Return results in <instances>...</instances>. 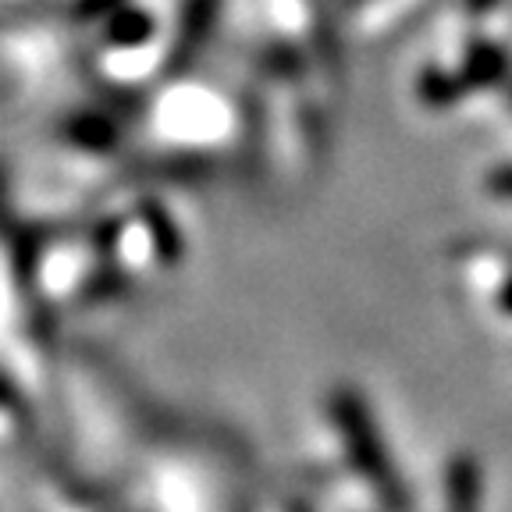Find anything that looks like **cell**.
Wrapping results in <instances>:
<instances>
[{"instance_id":"1","label":"cell","mask_w":512,"mask_h":512,"mask_svg":"<svg viewBox=\"0 0 512 512\" xmlns=\"http://www.w3.org/2000/svg\"><path fill=\"white\" fill-rule=\"evenodd\" d=\"M331 416H335L338 434H342L345 448H349L352 466L374 484L384 509L409 512L406 484H402L399 470H395L392 456H388V448H384L381 431H377L374 416H370L367 402L360 399V392L335 388V395H331Z\"/></svg>"},{"instance_id":"2","label":"cell","mask_w":512,"mask_h":512,"mask_svg":"<svg viewBox=\"0 0 512 512\" xmlns=\"http://www.w3.org/2000/svg\"><path fill=\"white\" fill-rule=\"evenodd\" d=\"M480 463L470 452L452 456L445 473V491H448V512H477L480 509Z\"/></svg>"},{"instance_id":"3","label":"cell","mask_w":512,"mask_h":512,"mask_svg":"<svg viewBox=\"0 0 512 512\" xmlns=\"http://www.w3.org/2000/svg\"><path fill=\"white\" fill-rule=\"evenodd\" d=\"M214 11H217V0H189V8H185L182 18V32H178V43H175V68L189 64L192 54L203 47V40L210 36Z\"/></svg>"},{"instance_id":"4","label":"cell","mask_w":512,"mask_h":512,"mask_svg":"<svg viewBox=\"0 0 512 512\" xmlns=\"http://www.w3.org/2000/svg\"><path fill=\"white\" fill-rule=\"evenodd\" d=\"M470 86H491V82L509 79V57L505 50H498L495 43H473L470 57H466V75Z\"/></svg>"},{"instance_id":"5","label":"cell","mask_w":512,"mask_h":512,"mask_svg":"<svg viewBox=\"0 0 512 512\" xmlns=\"http://www.w3.org/2000/svg\"><path fill=\"white\" fill-rule=\"evenodd\" d=\"M470 89V82L466 79H456V75H445V72H438V68H431V72L420 79V96H424L427 104H434V107H445V104H452V100H459V96Z\"/></svg>"},{"instance_id":"6","label":"cell","mask_w":512,"mask_h":512,"mask_svg":"<svg viewBox=\"0 0 512 512\" xmlns=\"http://www.w3.org/2000/svg\"><path fill=\"white\" fill-rule=\"evenodd\" d=\"M118 25H121V29L111 32L118 43H136V40H146V36H150V18L132 15V11H128V15H121Z\"/></svg>"},{"instance_id":"7","label":"cell","mask_w":512,"mask_h":512,"mask_svg":"<svg viewBox=\"0 0 512 512\" xmlns=\"http://www.w3.org/2000/svg\"><path fill=\"white\" fill-rule=\"evenodd\" d=\"M488 189L495 192V196H502V200H512V164L491 171V175H488Z\"/></svg>"},{"instance_id":"8","label":"cell","mask_w":512,"mask_h":512,"mask_svg":"<svg viewBox=\"0 0 512 512\" xmlns=\"http://www.w3.org/2000/svg\"><path fill=\"white\" fill-rule=\"evenodd\" d=\"M502 310L512 313V278H509V285H505V292H502Z\"/></svg>"},{"instance_id":"9","label":"cell","mask_w":512,"mask_h":512,"mask_svg":"<svg viewBox=\"0 0 512 512\" xmlns=\"http://www.w3.org/2000/svg\"><path fill=\"white\" fill-rule=\"evenodd\" d=\"M505 86H509V100H512V75H509V79H505Z\"/></svg>"}]
</instances>
